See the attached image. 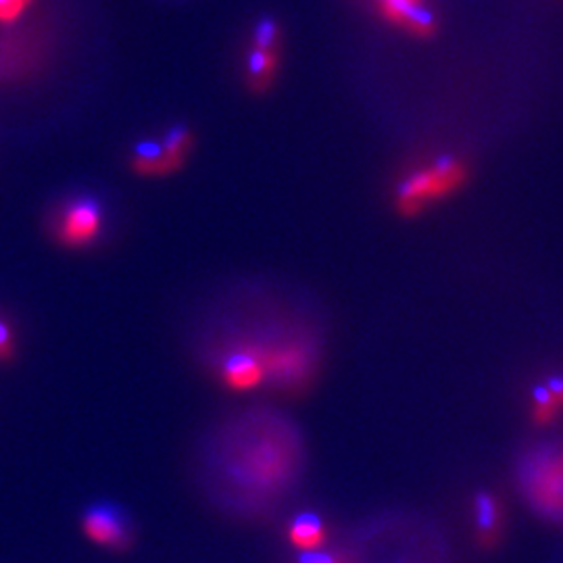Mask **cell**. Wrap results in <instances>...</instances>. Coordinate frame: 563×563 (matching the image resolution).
I'll return each mask as SVG.
<instances>
[{"label": "cell", "mask_w": 563, "mask_h": 563, "mask_svg": "<svg viewBox=\"0 0 563 563\" xmlns=\"http://www.w3.org/2000/svg\"><path fill=\"white\" fill-rule=\"evenodd\" d=\"M346 563H451V555L434 523L390 516L353 534Z\"/></svg>", "instance_id": "1"}, {"label": "cell", "mask_w": 563, "mask_h": 563, "mask_svg": "<svg viewBox=\"0 0 563 563\" xmlns=\"http://www.w3.org/2000/svg\"><path fill=\"white\" fill-rule=\"evenodd\" d=\"M470 180V165L462 157L441 155L409 169L397 181L393 205L402 218H418L432 205L449 199Z\"/></svg>", "instance_id": "2"}, {"label": "cell", "mask_w": 563, "mask_h": 563, "mask_svg": "<svg viewBox=\"0 0 563 563\" xmlns=\"http://www.w3.org/2000/svg\"><path fill=\"white\" fill-rule=\"evenodd\" d=\"M518 488L530 509L563 523V439L530 449L518 463Z\"/></svg>", "instance_id": "3"}, {"label": "cell", "mask_w": 563, "mask_h": 563, "mask_svg": "<svg viewBox=\"0 0 563 563\" xmlns=\"http://www.w3.org/2000/svg\"><path fill=\"white\" fill-rule=\"evenodd\" d=\"M104 209L90 195L65 197L51 209L48 232L55 244L67 251H84L101 241Z\"/></svg>", "instance_id": "4"}, {"label": "cell", "mask_w": 563, "mask_h": 563, "mask_svg": "<svg viewBox=\"0 0 563 563\" xmlns=\"http://www.w3.org/2000/svg\"><path fill=\"white\" fill-rule=\"evenodd\" d=\"M282 55L280 25L272 18H263L253 27L251 48L244 59V80L253 95H263L278 76Z\"/></svg>", "instance_id": "5"}, {"label": "cell", "mask_w": 563, "mask_h": 563, "mask_svg": "<svg viewBox=\"0 0 563 563\" xmlns=\"http://www.w3.org/2000/svg\"><path fill=\"white\" fill-rule=\"evenodd\" d=\"M81 534L107 551H128L134 544V530L120 507L99 504L88 507L80 518Z\"/></svg>", "instance_id": "6"}, {"label": "cell", "mask_w": 563, "mask_h": 563, "mask_svg": "<svg viewBox=\"0 0 563 563\" xmlns=\"http://www.w3.org/2000/svg\"><path fill=\"white\" fill-rule=\"evenodd\" d=\"M220 383L232 393H251L267 383L262 355L251 342H242L241 346L228 351L218 363Z\"/></svg>", "instance_id": "7"}, {"label": "cell", "mask_w": 563, "mask_h": 563, "mask_svg": "<svg viewBox=\"0 0 563 563\" xmlns=\"http://www.w3.org/2000/svg\"><path fill=\"white\" fill-rule=\"evenodd\" d=\"M376 9L388 25L413 38L428 41L437 34L439 20L428 0H376Z\"/></svg>", "instance_id": "8"}, {"label": "cell", "mask_w": 563, "mask_h": 563, "mask_svg": "<svg viewBox=\"0 0 563 563\" xmlns=\"http://www.w3.org/2000/svg\"><path fill=\"white\" fill-rule=\"evenodd\" d=\"M130 165L134 174H139L141 178H165L180 172L167 157L162 141L136 142L130 157Z\"/></svg>", "instance_id": "9"}, {"label": "cell", "mask_w": 563, "mask_h": 563, "mask_svg": "<svg viewBox=\"0 0 563 563\" xmlns=\"http://www.w3.org/2000/svg\"><path fill=\"white\" fill-rule=\"evenodd\" d=\"M323 539H325V532H323L322 520L318 516L301 514L290 522L288 541L305 553L318 551L322 547Z\"/></svg>", "instance_id": "10"}, {"label": "cell", "mask_w": 563, "mask_h": 563, "mask_svg": "<svg viewBox=\"0 0 563 563\" xmlns=\"http://www.w3.org/2000/svg\"><path fill=\"white\" fill-rule=\"evenodd\" d=\"M528 413H530V420H532L534 426L547 428V426H553V423L560 420L563 409L560 407V402L553 399V395L549 393V388L544 384H537L530 390Z\"/></svg>", "instance_id": "11"}, {"label": "cell", "mask_w": 563, "mask_h": 563, "mask_svg": "<svg viewBox=\"0 0 563 563\" xmlns=\"http://www.w3.org/2000/svg\"><path fill=\"white\" fill-rule=\"evenodd\" d=\"M163 148L167 153V157L172 163L181 169L184 163L188 159L192 146H195V136L186 125H174L167 130V134L163 136Z\"/></svg>", "instance_id": "12"}, {"label": "cell", "mask_w": 563, "mask_h": 563, "mask_svg": "<svg viewBox=\"0 0 563 563\" xmlns=\"http://www.w3.org/2000/svg\"><path fill=\"white\" fill-rule=\"evenodd\" d=\"M476 520L483 541L490 543L499 532V504L493 495L481 493L476 497Z\"/></svg>", "instance_id": "13"}, {"label": "cell", "mask_w": 563, "mask_h": 563, "mask_svg": "<svg viewBox=\"0 0 563 563\" xmlns=\"http://www.w3.org/2000/svg\"><path fill=\"white\" fill-rule=\"evenodd\" d=\"M18 344H15V332L11 323L0 318V363H9L15 357Z\"/></svg>", "instance_id": "14"}, {"label": "cell", "mask_w": 563, "mask_h": 563, "mask_svg": "<svg viewBox=\"0 0 563 563\" xmlns=\"http://www.w3.org/2000/svg\"><path fill=\"white\" fill-rule=\"evenodd\" d=\"M27 7H30L27 0H0V21L13 23V21L20 20Z\"/></svg>", "instance_id": "15"}, {"label": "cell", "mask_w": 563, "mask_h": 563, "mask_svg": "<svg viewBox=\"0 0 563 563\" xmlns=\"http://www.w3.org/2000/svg\"><path fill=\"white\" fill-rule=\"evenodd\" d=\"M544 386L549 388V393L553 395V399L560 402V407L563 409V374H553V376H549Z\"/></svg>", "instance_id": "16"}, {"label": "cell", "mask_w": 563, "mask_h": 563, "mask_svg": "<svg viewBox=\"0 0 563 563\" xmlns=\"http://www.w3.org/2000/svg\"><path fill=\"white\" fill-rule=\"evenodd\" d=\"M551 563H563V544L555 551V555H553V562Z\"/></svg>", "instance_id": "17"}, {"label": "cell", "mask_w": 563, "mask_h": 563, "mask_svg": "<svg viewBox=\"0 0 563 563\" xmlns=\"http://www.w3.org/2000/svg\"><path fill=\"white\" fill-rule=\"evenodd\" d=\"M27 2H30V4H32V2H34V0H27Z\"/></svg>", "instance_id": "18"}]
</instances>
